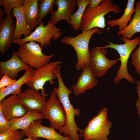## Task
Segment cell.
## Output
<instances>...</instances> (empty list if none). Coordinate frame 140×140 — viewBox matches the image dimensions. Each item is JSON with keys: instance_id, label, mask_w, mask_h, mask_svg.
I'll use <instances>...</instances> for the list:
<instances>
[{"instance_id": "1", "label": "cell", "mask_w": 140, "mask_h": 140, "mask_svg": "<svg viewBox=\"0 0 140 140\" xmlns=\"http://www.w3.org/2000/svg\"><path fill=\"white\" fill-rule=\"evenodd\" d=\"M61 66H58L55 71L58 82V87H54L53 91L63 106L66 113V123L65 125L59 130V133L69 136L71 140H80L82 137L83 130L80 129L75 123V117L81 114L80 110L74 108L71 104L69 95L72 93L65 85L60 73Z\"/></svg>"}, {"instance_id": "2", "label": "cell", "mask_w": 140, "mask_h": 140, "mask_svg": "<svg viewBox=\"0 0 140 140\" xmlns=\"http://www.w3.org/2000/svg\"><path fill=\"white\" fill-rule=\"evenodd\" d=\"M95 33L101 35L103 32L99 28L95 27L89 30L83 31L81 33L74 37L65 36L60 40L61 43L70 45L75 50L77 58L75 68L77 71H82L85 67L89 66V43L92 36Z\"/></svg>"}, {"instance_id": "3", "label": "cell", "mask_w": 140, "mask_h": 140, "mask_svg": "<svg viewBox=\"0 0 140 140\" xmlns=\"http://www.w3.org/2000/svg\"><path fill=\"white\" fill-rule=\"evenodd\" d=\"M120 38L124 43L122 44H115L108 41L109 44L102 47L105 48H111L116 50L119 54V61L121 62L120 67L113 80L116 84H118L123 79L129 83L134 84L136 83L135 78L132 76L128 71L127 64L129 57L133 51L140 43V36H138L132 39L120 37Z\"/></svg>"}, {"instance_id": "4", "label": "cell", "mask_w": 140, "mask_h": 140, "mask_svg": "<svg viewBox=\"0 0 140 140\" xmlns=\"http://www.w3.org/2000/svg\"><path fill=\"white\" fill-rule=\"evenodd\" d=\"M110 12L117 14L121 12L119 6L112 0H103L98 6L93 9L86 8L82 18L80 29L83 31L95 27L103 29L106 26L104 16Z\"/></svg>"}, {"instance_id": "5", "label": "cell", "mask_w": 140, "mask_h": 140, "mask_svg": "<svg viewBox=\"0 0 140 140\" xmlns=\"http://www.w3.org/2000/svg\"><path fill=\"white\" fill-rule=\"evenodd\" d=\"M108 111L107 108L103 107L89 122L83 130L82 137L84 140H108L113 124L108 120Z\"/></svg>"}, {"instance_id": "6", "label": "cell", "mask_w": 140, "mask_h": 140, "mask_svg": "<svg viewBox=\"0 0 140 140\" xmlns=\"http://www.w3.org/2000/svg\"><path fill=\"white\" fill-rule=\"evenodd\" d=\"M17 51H14L19 58L30 67L37 69L50 62L54 56L44 54L39 44L31 41L19 45Z\"/></svg>"}, {"instance_id": "7", "label": "cell", "mask_w": 140, "mask_h": 140, "mask_svg": "<svg viewBox=\"0 0 140 140\" xmlns=\"http://www.w3.org/2000/svg\"><path fill=\"white\" fill-rule=\"evenodd\" d=\"M39 25L29 37L13 40L12 43L19 45L31 41H36L40 44L42 49L50 45L52 40H55L58 39L63 33L60 29L50 21L46 25L42 22Z\"/></svg>"}, {"instance_id": "8", "label": "cell", "mask_w": 140, "mask_h": 140, "mask_svg": "<svg viewBox=\"0 0 140 140\" xmlns=\"http://www.w3.org/2000/svg\"><path fill=\"white\" fill-rule=\"evenodd\" d=\"M61 63L60 61H52L35 69L31 79L25 85L30 88H33L37 91L41 90L43 95L46 97L47 94L45 93L44 86L48 81L51 85L54 84V80L57 79L55 71Z\"/></svg>"}, {"instance_id": "9", "label": "cell", "mask_w": 140, "mask_h": 140, "mask_svg": "<svg viewBox=\"0 0 140 140\" xmlns=\"http://www.w3.org/2000/svg\"><path fill=\"white\" fill-rule=\"evenodd\" d=\"M44 118L48 119L50 127L60 130L66 123V117L64 108L53 90L46 101L45 109L42 113Z\"/></svg>"}, {"instance_id": "10", "label": "cell", "mask_w": 140, "mask_h": 140, "mask_svg": "<svg viewBox=\"0 0 140 140\" xmlns=\"http://www.w3.org/2000/svg\"><path fill=\"white\" fill-rule=\"evenodd\" d=\"M108 52L107 48L102 46L94 47L90 51V68L93 74L97 78L103 76L119 60V58L113 60L108 59L106 56Z\"/></svg>"}, {"instance_id": "11", "label": "cell", "mask_w": 140, "mask_h": 140, "mask_svg": "<svg viewBox=\"0 0 140 140\" xmlns=\"http://www.w3.org/2000/svg\"><path fill=\"white\" fill-rule=\"evenodd\" d=\"M42 121L39 119L33 122L29 129L23 131L24 136L33 140H38L39 138L48 140H71L69 136H63L54 128L42 125Z\"/></svg>"}, {"instance_id": "12", "label": "cell", "mask_w": 140, "mask_h": 140, "mask_svg": "<svg viewBox=\"0 0 140 140\" xmlns=\"http://www.w3.org/2000/svg\"><path fill=\"white\" fill-rule=\"evenodd\" d=\"M0 109L5 118L8 120L21 117L29 111L16 94L12 95L1 101Z\"/></svg>"}, {"instance_id": "13", "label": "cell", "mask_w": 140, "mask_h": 140, "mask_svg": "<svg viewBox=\"0 0 140 140\" xmlns=\"http://www.w3.org/2000/svg\"><path fill=\"white\" fill-rule=\"evenodd\" d=\"M22 103L28 110H37L41 113L46 105V97L33 88H27L18 95Z\"/></svg>"}, {"instance_id": "14", "label": "cell", "mask_w": 140, "mask_h": 140, "mask_svg": "<svg viewBox=\"0 0 140 140\" xmlns=\"http://www.w3.org/2000/svg\"><path fill=\"white\" fill-rule=\"evenodd\" d=\"M12 13L6 16L0 22V52L4 54L10 48L13 40L16 28Z\"/></svg>"}, {"instance_id": "15", "label": "cell", "mask_w": 140, "mask_h": 140, "mask_svg": "<svg viewBox=\"0 0 140 140\" xmlns=\"http://www.w3.org/2000/svg\"><path fill=\"white\" fill-rule=\"evenodd\" d=\"M12 55L9 60L0 61V79L6 74L11 79H16L20 72L25 71L30 67L19 58L14 51L12 52Z\"/></svg>"}, {"instance_id": "16", "label": "cell", "mask_w": 140, "mask_h": 140, "mask_svg": "<svg viewBox=\"0 0 140 140\" xmlns=\"http://www.w3.org/2000/svg\"><path fill=\"white\" fill-rule=\"evenodd\" d=\"M82 71L76 82L72 87L73 94L76 96L93 88L98 83L97 77L92 73L89 66L85 67Z\"/></svg>"}, {"instance_id": "17", "label": "cell", "mask_w": 140, "mask_h": 140, "mask_svg": "<svg viewBox=\"0 0 140 140\" xmlns=\"http://www.w3.org/2000/svg\"><path fill=\"white\" fill-rule=\"evenodd\" d=\"M77 0H56L58 9L51 13L50 22L55 25L60 20H64L70 24V17L75 9Z\"/></svg>"}, {"instance_id": "18", "label": "cell", "mask_w": 140, "mask_h": 140, "mask_svg": "<svg viewBox=\"0 0 140 140\" xmlns=\"http://www.w3.org/2000/svg\"><path fill=\"white\" fill-rule=\"evenodd\" d=\"M42 113L37 110L29 111L21 117L9 120V130H15L20 129L23 131L27 130L32 122L44 118Z\"/></svg>"}, {"instance_id": "19", "label": "cell", "mask_w": 140, "mask_h": 140, "mask_svg": "<svg viewBox=\"0 0 140 140\" xmlns=\"http://www.w3.org/2000/svg\"><path fill=\"white\" fill-rule=\"evenodd\" d=\"M12 13L16 20L13 40L21 39L22 35L24 38L29 37L32 32L26 21L22 6L14 8Z\"/></svg>"}, {"instance_id": "20", "label": "cell", "mask_w": 140, "mask_h": 140, "mask_svg": "<svg viewBox=\"0 0 140 140\" xmlns=\"http://www.w3.org/2000/svg\"><path fill=\"white\" fill-rule=\"evenodd\" d=\"M34 70L33 68L30 67L25 71L23 75L13 84L0 89V102L9 95H19L22 92L21 87L30 80Z\"/></svg>"}, {"instance_id": "21", "label": "cell", "mask_w": 140, "mask_h": 140, "mask_svg": "<svg viewBox=\"0 0 140 140\" xmlns=\"http://www.w3.org/2000/svg\"><path fill=\"white\" fill-rule=\"evenodd\" d=\"M22 7L26 21L32 31L37 25L39 16L38 0H24Z\"/></svg>"}, {"instance_id": "22", "label": "cell", "mask_w": 140, "mask_h": 140, "mask_svg": "<svg viewBox=\"0 0 140 140\" xmlns=\"http://www.w3.org/2000/svg\"><path fill=\"white\" fill-rule=\"evenodd\" d=\"M135 14L131 21L125 28L117 32L123 38L131 39L136 33H140V0L136 3Z\"/></svg>"}, {"instance_id": "23", "label": "cell", "mask_w": 140, "mask_h": 140, "mask_svg": "<svg viewBox=\"0 0 140 140\" xmlns=\"http://www.w3.org/2000/svg\"><path fill=\"white\" fill-rule=\"evenodd\" d=\"M135 0H128L122 15L118 19H113L107 21L106 23L108 26L114 27L118 26V31H120L126 27L128 23L132 19V16L135 11L134 4Z\"/></svg>"}, {"instance_id": "24", "label": "cell", "mask_w": 140, "mask_h": 140, "mask_svg": "<svg viewBox=\"0 0 140 140\" xmlns=\"http://www.w3.org/2000/svg\"><path fill=\"white\" fill-rule=\"evenodd\" d=\"M91 0H77L76 5L78 8L77 11L70 17V24L73 30L77 31L80 29L82 18L85 10Z\"/></svg>"}, {"instance_id": "25", "label": "cell", "mask_w": 140, "mask_h": 140, "mask_svg": "<svg viewBox=\"0 0 140 140\" xmlns=\"http://www.w3.org/2000/svg\"><path fill=\"white\" fill-rule=\"evenodd\" d=\"M56 0H38L39 15L37 25L42 21L43 18L48 14L51 13L54 11V6L56 5Z\"/></svg>"}, {"instance_id": "26", "label": "cell", "mask_w": 140, "mask_h": 140, "mask_svg": "<svg viewBox=\"0 0 140 140\" xmlns=\"http://www.w3.org/2000/svg\"><path fill=\"white\" fill-rule=\"evenodd\" d=\"M24 0H0V5L4 8V14L6 16L11 13V11L15 8L22 6Z\"/></svg>"}, {"instance_id": "27", "label": "cell", "mask_w": 140, "mask_h": 140, "mask_svg": "<svg viewBox=\"0 0 140 140\" xmlns=\"http://www.w3.org/2000/svg\"><path fill=\"white\" fill-rule=\"evenodd\" d=\"M24 135L23 131L18 130H9L0 133V140H21Z\"/></svg>"}, {"instance_id": "28", "label": "cell", "mask_w": 140, "mask_h": 140, "mask_svg": "<svg viewBox=\"0 0 140 140\" xmlns=\"http://www.w3.org/2000/svg\"><path fill=\"white\" fill-rule=\"evenodd\" d=\"M138 47L131 54V63L138 74L140 76V43Z\"/></svg>"}, {"instance_id": "29", "label": "cell", "mask_w": 140, "mask_h": 140, "mask_svg": "<svg viewBox=\"0 0 140 140\" xmlns=\"http://www.w3.org/2000/svg\"><path fill=\"white\" fill-rule=\"evenodd\" d=\"M10 128L9 121L5 118L0 109V133L6 131Z\"/></svg>"}, {"instance_id": "30", "label": "cell", "mask_w": 140, "mask_h": 140, "mask_svg": "<svg viewBox=\"0 0 140 140\" xmlns=\"http://www.w3.org/2000/svg\"><path fill=\"white\" fill-rule=\"evenodd\" d=\"M13 79L8 76L6 74L4 75L0 80V89L7 87L13 84L16 80Z\"/></svg>"}, {"instance_id": "31", "label": "cell", "mask_w": 140, "mask_h": 140, "mask_svg": "<svg viewBox=\"0 0 140 140\" xmlns=\"http://www.w3.org/2000/svg\"><path fill=\"white\" fill-rule=\"evenodd\" d=\"M136 92L138 96V98L136 103V106L139 117L140 118V82L136 81Z\"/></svg>"}, {"instance_id": "32", "label": "cell", "mask_w": 140, "mask_h": 140, "mask_svg": "<svg viewBox=\"0 0 140 140\" xmlns=\"http://www.w3.org/2000/svg\"><path fill=\"white\" fill-rule=\"evenodd\" d=\"M103 0H91L87 8L92 9L98 6L102 2Z\"/></svg>"}, {"instance_id": "33", "label": "cell", "mask_w": 140, "mask_h": 140, "mask_svg": "<svg viewBox=\"0 0 140 140\" xmlns=\"http://www.w3.org/2000/svg\"><path fill=\"white\" fill-rule=\"evenodd\" d=\"M4 12L1 8H0V21L2 20L4 18Z\"/></svg>"}, {"instance_id": "34", "label": "cell", "mask_w": 140, "mask_h": 140, "mask_svg": "<svg viewBox=\"0 0 140 140\" xmlns=\"http://www.w3.org/2000/svg\"><path fill=\"white\" fill-rule=\"evenodd\" d=\"M21 140H33L30 138H27L25 139H22Z\"/></svg>"}]
</instances>
